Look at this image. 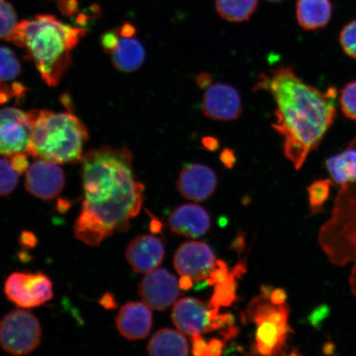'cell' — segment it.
<instances>
[{"instance_id": "1", "label": "cell", "mask_w": 356, "mask_h": 356, "mask_svg": "<svg viewBox=\"0 0 356 356\" xmlns=\"http://www.w3.org/2000/svg\"><path fill=\"white\" fill-rule=\"evenodd\" d=\"M82 210L75 222V237L96 247L127 230L140 213L145 186L136 180L132 154L127 148L102 146L83 156Z\"/></svg>"}, {"instance_id": "2", "label": "cell", "mask_w": 356, "mask_h": 356, "mask_svg": "<svg viewBox=\"0 0 356 356\" xmlns=\"http://www.w3.org/2000/svg\"><path fill=\"white\" fill-rule=\"evenodd\" d=\"M255 89L273 97V127L283 139L284 157L299 170L335 122L337 88L320 90L298 76L291 66H280L261 74Z\"/></svg>"}, {"instance_id": "3", "label": "cell", "mask_w": 356, "mask_h": 356, "mask_svg": "<svg viewBox=\"0 0 356 356\" xmlns=\"http://www.w3.org/2000/svg\"><path fill=\"white\" fill-rule=\"evenodd\" d=\"M86 33V29L65 24L54 16L38 15L19 22L6 41L24 48L44 81L56 86L69 68L71 52Z\"/></svg>"}, {"instance_id": "4", "label": "cell", "mask_w": 356, "mask_h": 356, "mask_svg": "<svg viewBox=\"0 0 356 356\" xmlns=\"http://www.w3.org/2000/svg\"><path fill=\"white\" fill-rule=\"evenodd\" d=\"M33 131L29 154L56 163L83 159L88 131L74 115L42 110L33 111Z\"/></svg>"}, {"instance_id": "5", "label": "cell", "mask_w": 356, "mask_h": 356, "mask_svg": "<svg viewBox=\"0 0 356 356\" xmlns=\"http://www.w3.org/2000/svg\"><path fill=\"white\" fill-rule=\"evenodd\" d=\"M318 242L332 264L355 262L350 286L356 297V181L340 186L332 215L320 229Z\"/></svg>"}, {"instance_id": "6", "label": "cell", "mask_w": 356, "mask_h": 356, "mask_svg": "<svg viewBox=\"0 0 356 356\" xmlns=\"http://www.w3.org/2000/svg\"><path fill=\"white\" fill-rule=\"evenodd\" d=\"M289 316L284 307L273 305L266 298L258 297L251 302L245 318L257 325L253 353L262 355L282 353L291 332L288 325Z\"/></svg>"}, {"instance_id": "7", "label": "cell", "mask_w": 356, "mask_h": 356, "mask_svg": "<svg viewBox=\"0 0 356 356\" xmlns=\"http://www.w3.org/2000/svg\"><path fill=\"white\" fill-rule=\"evenodd\" d=\"M41 339V323L29 311H12L0 321V346L8 353L28 355L37 348Z\"/></svg>"}, {"instance_id": "8", "label": "cell", "mask_w": 356, "mask_h": 356, "mask_svg": "<svg viewBox=\"0 0 356 356\" xmlns=\"http://www.w3.org/2000/svg\"><path fill=\"white\" fill-rule=\"evenodd\" d=\"M4 293L19 308H37L52 299L53 284L42 273H15L6 280Z\"/></svg>"}, {"instance_id": "9", "label": "cell", "mask_w": 356, "mask_h": 356, "mask_svg": "<svg viewBox=\"0 0 356 356\" xmlns=\"http://www.w3.org/2000/svg\"><path fill=\"white\" fill-rule=\"evenodd\" d=\"M33 113L13 108L0 109V155L29 154L33 131Z\"/></svg>"}, {"instance_id": "10", "label": "cell", "mask_w": 356, "mask_h": 356, "mask_svg": "<svg viewBox=\"0 0 356 356\" xmlns=\"http://www.w3.org/2000/svg\"><path fill=\"white\" fill-rule=\"evenodd\" d=\"M101 43L115 68L122 72H134L144 64L145 47L135 35L124 34L119 29L111 31L102 35Z\"/></svg>"}, {"instance_id": "11", "label": "cell", "mask_w": 356, "mask_h": 356, "mask_svg": "<svg viewBox=\"0 0 356 356\" xmlns=\"http://www.w3.org/2000/svg\"><path fill=\"white\" fill-rule=\"evenodd\" d=\"M58 164L42 159H37L31 164L25 178V188L29 193L46 200L59 195L65 184V175Z\"/></svg>"}, {"instance_id": "12", "label": "cell", "mask_w": 356, "mask_h": 356, "mask_svg": "<svg viewBox=\"0 0 356 356\" xmlns=\"http://www.w3.org/2000/svg\"><path fill=\"white\" fill-rule=\"evenodd\" d=\"M175 266L181 277L186 275L195 282H202L210 277L216 267L215 253L207 243H185L177 249Z\"/></svg>"}, {"instance_id": "13", "label": "cell", "mask_w": 356, "mask_h": 356, "mask_svg": "<svg viewBox=\"0 0 356 356\" xmlns=\"http://www.w3.org/2000/svg\"><path fill=\"white\" fill-rule=\"evenodd\" d=\"M179 288L175 275L165 269H156L142 279L139 295L150 309L163 311L175 304Z\"/></svg>"}, {"instance_id": "14", "label": "cell", "mask_w": 356, "mask_h": 356, "mask_svg": "<svg viewBox=\"0 0 356 356\" xmlns=\"http://www.w3.org/2000/svg\"><path fill=\"white\" fill-rule=\"evenodd\" d=\"M202 108L207 118L220 122L234 121L243 113L238 91L229 84L221 83L211 84L207 88Z\"/></svg>"}, {"instance_id": "15", "label": "cell", "mask_w": 356, "mask_h": 356, "mask_svg": "<svg viewBox=\"0 0 356 356\" xmlns=\"http://www.w3.org/2000/svg\"><path fill=\"white\" fill-rule=\"evenodd\" d=\"M217 184L213 169L204 164L191 163L181 169L177 185L182 197L200 202L215 193Z\"/></svg>"}, {"instance_id": "16", "label": "cell", "mask_w": 356, "mask_h": 356, "mask_svg": "<svg viewBox=\"0 0 356 356\" xmlns=\"http://www.w3.org/2000/svg\"><path fill=\"white\" fill-rule=\"evenodd\" d=\"M210 305L194 298H184L176 302L172 312V320L184 334L193 336L212 332Z\"/></svg>"}, {"instance_id": "17", "label": "cell", "mask_w": 356, "mask_h": 356, "mask_svg": "<svg viewBox=\"0 0 356 356\" xmlns=\"http://www.w3.org/2000/svg\"><path fill=\"white\" fill-rule=\"evenodd\" d=\"M164 252L165 250L161 239L144 234L129 244L126 257L136 273L147 274L158 269L163 260Z\"/></svg>"}, {"instance_id": "18", "label": "cell", "mask_w": 356, "mask_h": 356, "mask_svg": "<svg viewBox=\"0 0 356 356\" xmlns=\"http://www.w3.org/2000/svg\"><path fill=\"white\" fill-rule=\"evenodd\" d=\"M152 325V312L145 302H127L119 310L115 318V327L120 334L131 341L148 337Z\"/></svg>"}, {"instance_id": "19", "label": "cell", "mask_w": 356, "mask_h": 356, "mask_svg": "<svg viewBox=\"0 0 356 356\" xmlns=\"http://www.w3.org/2000/svg\"><path fill=\"white\" fill-rule=\"evenodd\" d=\"M173 233L188 238H197L211 229V216L207 210L197 204H184L173 210L168 218Z\"/></svg>"}, {"instance_id": "20", "label": "cell", "mask_w": 356, "mask_h": 356, "mask_svg": "<svg viewBox=\"0 0 356 356\" xmlns=\"http://www.w3.org/2000/svg\"><path fill=\"white\" fill-rule=\"evenodd\" d=\"M332 15L330 0H298L296 17L302 29L315 31L325 28Z\"/></svg>"}, {"instance_id": "21", "label": "cell", "mask_w": 356, "mask_h": 356, "mask_svg": "<svg viewBox=\"0 0 356 356\" xmlns=\"http://www.w3.org/2000/svg\"><path fill=\"white\" fill-rule=\"evenodd\" d=\"M326 168L332 180L340 186L356 181V137L344 150L327 159Z\"/></svg>"}, {"instance_id": "22", "label": "cell", "mask_w": 356, "mask_h": 356, "mask_svg": "<svg viewBox=\"0 0 356 356\" xmlns=\"http://www.w3.org/2000/svg\"><path fill=\"white\" fill-rule=\"evenodd\" d=\"M147 350L150 355H188V340L181 332L162 329L151 338Z\"/></svg>"}, {"instance_id": "23", "label": "cell", "mask_w": 356, "mask_h": 356, "mask_svg": "<svg viewBox=\"0 0 356 356\" xmlns=\"http://www.w3.org/2000/svg\"><path fill=\"white\" fill-rule=\"evenodd\" d=\"M258 0H216V8L222 19L232 22L248 21L257 8Z\"/></svg>"}, {"instance_id": "24", "label": "cell", "mask_w": 356, "mask_h": 356, "mask_svg": "<svg viewBox=\"0 0 356 356\" xmlns=\"http://www.w3.org/2000/svg\"><path fill=\"white\" fill-rule=\"evenodd\" d=\"M236 279L237 277L231 271L229 278L225 282L216 284L215 292L211 300V308L220 309V307H229L237 300Z\"/></svg>"}, {"instance_id": "25", "label": "cell", "mask_w": 356, "mask_h": 356, "mask_svg": "<svg viewBox=\"0 0 356 356\" xmlns=\"http://www.w3.org/2000/svg\"><path fill=\"white\" fill-rule=\"evenodd\" d=\"M333 184L330 179L315 181L307 188L309 194V208L312 216L317 215L323 210L331 193Z\"/></svg>"}, {"instance_id": "26", "label": "cell", "mask_w": 356, "mask_h": 356, "mask_svg": "<svg viewBox=\"0 0 356 356\" xmlns=\"http://www.w3.org/2000/svg\"><path fill=\"white\" fill-rule=\"evenodd\" d=\"M21 65L10 49L0 47V82L10 81L19 76Z\"/></svg>"}, {"instance_id": "27", "label": "cell", "mask_w": 356, "mask_h": 356, "mask_svg": "<svg viewBox=\"0 0 356 356\" xmlns=\"http://www.w3.org/2000/svg\"><path fill=\"white\" fill-rule=\"evenodd\" d=\"M19 173L13 168L10 159H0V195L6 197L16 188Z\"/></svg>"}, {"instance_id": "28", "label": "cell", "mask_w": 356, "mask_h": 356, "mask_svg": "<svg viewBox=\"0 0 356 356\" xmlns=\"http://www.w3.org/2000/svg\"><path fill=\"white\" fill-rule=\"evenodd\" d=\"M338 100L345 117L356 122V79L346 84Z\"/></svg>"}, {"instance_id": "29", "label": "cell", "mask_w": 356, "mask_h": 356, "mask_svg": "<svg viewBox=\"0 0 356 356\" xmlns=\"http://www.w3.org/2000/svg\"><path fill=\"white\" fill-rule=\"evenodd\" d=\"M17 24L16 13L11 4L0 0V39L10 38Z\"/></svg>"}, {"instance_id": "30", "label": "cell", "mask_w": 356, "mask_h": 356, "mask_svg": "<svg viewBox=\"0 0 356 356\" xmlns=\"http://www.w3.org/2000/svg\"><path fill=\"white\" fill-rule=\"evenodd\" d=\"M339 39L345 54L356 60V20L349 22L342 29Z\"/></svg>"}, {"instance_id": "31", "label": "cell", "mask_w": 356, "mask_h": 356, "mask_svg": "<svg viewBox=\"0 0 356 356\" xmlns=\"http://www.w3.org/2000/svg\"><path fill=\"white\" fill-rule=\"evenodd\" d=\"M330 314V307L327 305L322 304L316 306L315 308L311 311L308 318H307V322H308L311 327L319 330V329H321L325 320L328 318Z\"/></svg>"}, {"instance_id": "32", "label": "cell", "mask_w": 356, "mask_h": 356, "mask_svg": "<svg viewBox=\"0 0 356 356\" xmlns=\"http://www.w3.org/2000/svg\"><path fill=\"white\" fill-rule=\"evenodd\" d=\"M216 266L217 268L213 269L210 277L207 279V284H210V286L224 282L229 278L228 267H227L225 261H216Z\"/></svg>"}, {"instance_id": "33", "label": "cell", "mask_w": 356, "mask_h": 356, "mask_svg": "<svg viewBox=\"0 0 356 356\" xmlns=\"http://www.w3.org/2000/svg\"><path fill=\"white\" fill-rule=\"evenodd\" d=\"M28 155L29 154L22 153L10 156V162L16 171L19 173V175L26 172L30 166Z\"/></svg>"}, {"instance_id": "34", "label": "cell", "mask_w": 356, "mask_h": 356, "mask_svg": "<svg viewBox=\"0 0 356 356\" xmlns=\"http://www.w3.org/2000/svg\"><path fill=\"white\" fill-rule=\"evenodd\" d=\"M193 341V354L197 356H209V347L207 341H204L200 334L191 336Z\"/></svg>"}, {"instance_id": "35", "label": "cell", "mask_w": 356, "mask_h": 356, "mask_svg": "<svg viewBox=\"0 0 356 356\" xmlns=\"http://www.w3.org/2000/svg\"><path fill=\"white\" fill-rule=\"evenodd\" d=\"M287 300V293L283 289H273L270 293V301L275 305H282L286 304Z\"/></svg>"}, {"instance_id": "36", "label": "cell", "mask_w": 356, "mask_h": 356, "mask_svg": "<svg viewBox=\"0 0 356 356\" xmlns=\"http://www.w3.org/2000/svg\"><path fill=\"white\" fill-rule=\"evenodd\" d=\"M224 346V342L220 339H217V338H213L208 343L209 356L221 355Z\"/></svg>"}, {"instance_id": "37", "label": "cell", "mask_w": 356, "mask_h": 356, "mask_svg": "<svg viewBox=\"0 0 356 356\" xmlns=\"http://www.w3.org/2000/svg\"><path fill=\"white\" fill-rule=\"evenodd\" d=\"M220 160L225 167L232 168L236 163V156L234 150L225 149L220 154Z\"/></svg>"}, {"instance_id": "38", "label": "cell", "mask_w": 356, "mask_h": 356, "mask_svg": "<svg viewBox=\"0 0 356 356\" xmlns=\"http://www.w3.org/2000/svg\"><path fill=\"white\" fill-rule=\"evenodd\" d=\"M245 248V237L244 234L242 231H238L237 237L234 239V241L231 244L230 248L232 250L237 252L238 254H241Z\"/></svg>"}, {"instance_id": "39", "label": "cell", "mask_w": 356, "mask_h": 356, "mask_svg": "<svg viewBox=\"0 0 356 356\" xmlns=\"http://www.w3.org/2000/svg\"><path fill=\"white\" fill-rule=\"evenodd\" d=\"M6 86V84L0 82V104L6 102L8 99H10L11 95H15V93L17 92H22L21 89L17 90V89L13 88V90H10V88H8Z\"/></svg>"}, {"instance_id": "40", "label": "cell", "mask_w": 356, "mask_h": 356, "mask_svg": "<svg viewBox=\"0 0 356 356\" xmlns=\"http://www.w3.org/2000/svg\"><path fill=\"white\" fill-rule=\"evenodd\" d=\"M202 145L204 147V149H207L209 151H215L219 148L220 144L219 140H218L216 138L207 136L203 138Z\"/></svg>"}, {"instance_id": "41", "label": "cell", "mask_w": 356, "mask_h": 356, "mask_svg": "<svg viewBox=\"0 0 356 356\" xmlns=\"http://www.w3.org/2000/svg\"><path fill=\"white\" fill-rule=\"evenodd\" d=\"M211 75L208 73H202L198 75L197 78V83L200 88H207L211 86Z\"/></svg>"}, {"instance_id": "42", "label": "cell", "mask_w": 356, "mask_h": 356, "mask_svg": "<svg viewBox=\"0 0 356 356\" xmlns=\"http://www.w3.org/2000/svg\"><path fill=\"white\" fill-rule=\"evenodd\" d=\"M238 329L237 327L230 325L226 331L221 332V335L225 338V340H230L231 338L238 335Z\"/></svg>"}, {"instance_id": "43", "label": "cell", "mask_w": 356, "mask_h": 356, "mask_svg": "<svg viewBox=\"0 0 356 356\" xmlns=\"http://www.w3.org/2000/svg\"><path fill=\"white\" fill-rule=\"evenodd\" d=\"M178 284H179L180 289H184V291H188L193 287V280L186 277V275H182Z\"/></svg>"}, {"instance_id": "44", "label": "cell", "mask_w": 356, "mask_h": 356, "mask_svg": "<svg viewBox=\"0 0 356 356\" xmlns=\"http://www.w3.org/2000/svg\"><path fill=\"white\" fill-rule=\"evenodd\" d=\"M246 266H245L244 264H238L235 266L232 273L236 277L241 278L243 275L246 273Z\"/></svg>"}, {"instance_id": "45", "label": "cell", "mask_w": 356, "mask_h": 356, "mask_svg": "<svg viewBox=\"0 0 356 356\" xmlns=\"http://www.w3.org/2000/svg\"><path fill=\"white\" fill-rule=\"evenodd\" d=\"M336 351V345L332 341H327L323 345V353L324 355H334Z\"/></svg>"}, {"instance_id": "46", "label": "cell", "mask_w": 356, "mask_h": 356, "mask_svg": "<svg viewBox=\"0 0 356 356\" xmlns=\"http://www.w3.org/2000/svg\"><path fill=\"white\" fill-rule=\"evenodd\" d=\"M150 230L153 234H158L161 232L162 224L158 220L154 219L151 221Z\"/></svg>"}, {"instance_id": "47", "label": "cell", "mask_w": 356, "mask_h": 356, "mask_svg": "<svg viewBox=\"0 0 356 356\" xmlns=\"http://www.w3.org/2000/svg\"><path fill=\"white\" fill-rule=\"evenodd\" d=\"M273 289L271 286H261V296L270 299V293L273 292Z\"/></svg>"}, {"instance_id": "48", "label": "cell", "mask_w": 356, "mask_h": 356, "mask_svg": "<svg viewBox=\"0 0 356 356\" xmlns=\"http://www.w3.org/2000/svg\"><path fill=\"white\" fill-rule=\"evenodd\" d=\"M270 1L279 2L282 1V0H270Z\"/></svg>"}]
</instances>
